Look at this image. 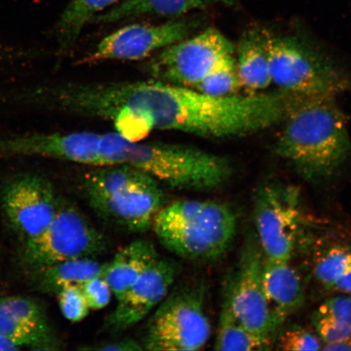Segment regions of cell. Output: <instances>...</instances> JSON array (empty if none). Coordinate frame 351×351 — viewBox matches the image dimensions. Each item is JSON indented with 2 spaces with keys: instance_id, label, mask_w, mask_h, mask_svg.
<instances>
[{
  "instance_id": "obj_27",
  "label": "cell",
  "mask_w": 351,
  "mask_h": 351,
  "mask_svg": "<svg viewBox=\"0 0 351 351\" xmlns=\"http://www.w3.org/2000/svg\"><path fill=\"white\" fill-rule=\"evenodd\" d=\"M322 341L317 335L307 329L295 326L289 328L280 336L278 348L288 351L322 350Z\"/></svg>"
},
{
  "instance_id": "obj_25",
  "label": "cell",
  "mask_w": 351,
  "mask_h": 351,
  "mask_svg": "<svg viewBox=\"0 0 351 351\" xmlns=\"http://www.w3.org/2000/svg\"><path fill=\"white\" fill-rule=\"evenodd\" d=\"M241 87L235 56L219 65L208 74L193 90L215 97H225L236 95Z\"/></svg>"
},
{
  "instance_id": "obj_7",
  "label": "cell",
  "mask_w": 351,
  "mask_h": 351,
  "mask_svg": "<svg viewBox=\"0 0 351 351\" xmlns=\"http://www.w3.org/2000/svg\"><path fill=\"white\" fill-rule=\"evenodd\" d=\"M271 80L302 99L335 97L350 82L343 72L302 39L267 32Z\"/></svg>"
},
{
  "instance_id": "obj_21",
  "label": "cell",
  "mask_w": 351,
  "mask_h": 351,
  "mask_svg": "<svg viewBox=\"0 0 351 351\" xmlns=\"http://www.w3.org/2000/svg\"><path fill=\"white\" fill-rule=\"evenodd\" d=\"M122 0H72L57 21L53 29L56 56L62 57L75 47L85 26L94 17Z\"/></svg>"
},
{
  "instance_id": "obj_22",
  "label": "cell",
  "mask_w": 351,
  "mask_h": 351,
  "mask_svg": "<svg viewBox=\"0 0 351 351\" xmlns=\"http://www.w3.org/2000/svg\"><path fill=\"white\" fill-rule=\"evenodd\" d=\"M108 263H101L94 258H79L45 267L38 271L41 283L47 291L57 293L71 285H82L95 276H103Z\"/></svg>"
},
{
  "instance_id": "obj_29",
  "label": "cell",
  "mask_w": 351,
  "mask_h": 351,
  "mask_svg": "<svg viewBox=\"0 0 351 351\" xmlns=\"http://www.w3.org/2000/svg\"><path fill=\"white\" fill-rule=\"evenodd\" d=\"M86 350L100 351H136L144 350L140 341L134 339H125L115 341L105 342V343L89 346V348H81Z\"/></svg>"
},
{
  "instance_id": "obj_17",
  "label": "cell",
  "mask_w": 351,
  "mask_h": 351,
  "mask_svg": "<svg viewBox=\"0 0 351 351\" xmlns=\"http://www.w3.org/2000/svg\"><path fill=\"white\" fill-rule=\"evenodd\" d=\"M263 284L271 310L280 324L304 305V284L289 261H273L265 257Z\"/></svg>"
},
{
  "instance_id": "obj_9",
  "label": "cell",
  "mask_w": 351,
  "mask_h": 351,
  "mask_svg": "<svg viewBox=\"0 0 351 351\" xmlns=\"http://www.w3.org/2000/svg\"><path fill=\"white\" fill-rule=\"evenodd\" d=\"M25 241L24 261L37 271L74 258H95L106 249L104 235L89 219L65 204L40 234Z\"/></svg>"
},
{
  "instance_id": "obj_18",
  "label": "cell",
  "mask_w": 351,
  "mask_h": 351,
  "mask_svg": "<svg viewBox=\"0 0 351 351\" xmlns=\"http://www.w3.org/2000/svg\"><path fill=\"white\" fill-rule=\"evenodd\" d=\"M235 52L241 87L251 94H256L265 90L273 83L267 47V30L248 29L237 44Z\"/></svg>"
},
{
  "instance_id": "obj_19",
  "label": "cell",
  "mask_w": 351,
  "mask_h": 351,
  "mask_svg": "<svg viewBox=\"0 0 351 351\" xmlns=\"http://www.w3.org/2000/svg\"><path fill=\"white\" fill-rule=\"evenodd\" d=\"M159 258L155 245L148 240H135L121 248L112 260L108 263L104 275L117 300Z\"/></svg>"
},
{
  "instance_id": "obj_3",
  "label": "cell",
  "mask_w": 351,
  "mask_h": 351,
  "mask_svg": "<svg viewBox=\"0 0 351 351\" xmlns=\"http://www.w3.org/2000/svg\"><path fill=\"white\" fill-rule=\"evenodd\" d=\"M127 165L179 190L208 191L229 181L226 158L185 144L130 142L117 133L101 134L99 166Z\"/></svg>"
},
{
  "instance_id": "obj_11",
  "label": "cell",
  "mask_w": 351,
  "mask_h": 351,
  "mask_svg": "<svg viewBox=\"0 0 351 351\" xmlns=\"http://www.w3.org/2000/svg\"><path fill=\"white\" fill-rule=\"evenodd\" d=\"M254 215L265 257L291 261L302 221L298 189L274 182L262 186L254 195Z\"/></svg>"
},
{
  "instance_id": "obj_10",
  "label": "cell",
  "mask_w": 351,
  "mask_h": 351,
  "mask_svg": "<svg viewBox=\"0 0 351 351\" xmlns=\"http://www.w3.org/2000/svg\"><path fill=\"white\" fill-rule=\"evenodd\" d=\"M265 261L256 237L245 241L234 276L227 285L226 298L237 319L267 346H271L282 324L276 319L263 284Z\"/></svg>"
},
{
  "instance_id": "obj_12",
  "label": "cell",
  "mask_w": 351,
  "mask_h": 351,
  "mask_svg": "<svg viewBox=\"0 0 351 351\" xmlns=\"http://www.w3.org/2000/svg\"><path fill=\"white\" fill-rule=\"evenodd\" d=\"M197 25L196 19L189 17L176 19L159 25L136 23L126 25L104 38L82 60V63L145 59L190 37Z\"/></svg>"
},
{
  "instance_id": "obj_30",
  "label": "cell",
  "mask_w": 351,
  "mask_h": 351,
  "mask_svg": "<svg viewBox=\"0 0 351 351\" xmlns=\"http://www.w3.org/2000/svg\"><path fill=\"white\" fill-rule=\"evenodd\" d=\"M332 291L351 296V271L335 284Z\"/></svg>"
},
{
  "instance_id": "obj_28",
  "label": "cell",
  "mask_w": 351,
  "mask_h": 351,
  "mask_svg": "<svg viewBox=\"0 0 351 351\" xmlns=\"http://www.w3.org/2000/svg\"><path fill=\"white\" fill-rule=\"evenodd\" d=\"M80 287L90 311L102 310L112 300L113 293L104 275L87 280Z\"/></svg>"
},
{
  "instance_id": "obj_16",
  "label": "cell",
  "mask_w": 351,
  "mask_h": 351,
  "mask_svg": "<svg viewBox=\"0 0 351 351\" xmlns=\"http://www.w3.org/2000/svg\"><path fill=\"white\" fill-rule=\"evenodd\" d=\"M0 332L21 348L51 350L57 346L41 306L25 297L0 298Z\"/></svg>"
},
{
  "instance_id": "obj_8",
  "label": "cell",
  "mask_w": 351,
  "mask_h": 351,
  "mask_svg": "<svg viewBox=\"0 0 351 351\" xmlns=\"http://www.w3.org/2000/svg\"><path fill=\"white\" fill-rule=\"evenodd\" d=\"M234 53L230 39L210 27L160 51L145 69L156 80L193 89Z\"/></svg>"
},
{
  "instance_id": "obj_15",
  "label": "cell",
  "mask_w": 351,
  "mask_h": 351,
  "mask_svg": "<svg viewBox=\"0 0 351 351\" xmlns=\"http://www.w3.org/2000/svg\"><path fill=\"white\" fill-rule=\"evenodd\" d=\"M178 276L176 263L159 258L119 300L104 324L111 332H121L143 322L163 301Z\"/></svg>"
},
{
  "instance_id": "obj_5",
  "label": "cell",
  "mask_w": 351,
  "mask_h": 351,
  "mask_svg": "<svg viewBox=\"0 0 351 351\" xmlns=\"http://www.w3.org/2000/svg\"><path fill=\"white\" fill-rule=\"evenodd\" d=\"M88 204L104 221L134 232H146L164 207L159 182L127 165L91 167L83 177Z\"/></svg>"
},
{
  "instance_id": "obj_4",
  "label": "cell",
  "mask_w": 351,
  "mask_h": 351,
  "mask_svg": "<svg viewBox=\"0 0 351 351\" xmlns=\"http://www.w3.org/2000/svg\"><path fill=\"white\" fill-rule=\"evenodd\" d=\"M152 230L169 252L188 261L217 260L230 248L237 229L236 214L219 202L182 199L164 206Z\"/></svg>"
},
{
  "instance_id": "obj_20",
  "label": "cell",
  "mask_w": 351,
  "mask_h": 351,
  "mask_svg": "<svg viewBox=\"0 0 351 351\" xmlns=\"http://www.w3.org/2000/svg\"><path fill=\"white\" fill-rule=\"evenodd\" d=\"M204 10L199 0H122L94 17L90 24H114L147 16L175 19Z\"/></svg>"
},
{
  "instance_id": "obj_23",
  "label": "cell",
  "mask_w": 351,
  "mask_h": 351,
  "mask_svg": "<svg viewBox=\"0 0 351 351\" xmlns=\"http://www.w3.org/2000/svg\"><path fill=\"white\" fill-rule=\"evenodd\" d=\"M269 348V346L253 335L237 319L225 298L219 319L215 350L252 351Z\"/></svg>"
},
{
  "instance_id": "obj_14",
  "label": "cell",
  "mask_w": 351,
  "mask_h": 351,
  "mask_svg": "<svg viewBox=\"0 0 351 351\" xmlns=\"http://www.w3.org/2000/svg\"><path fill=\"white\" fill-rule=\"evenodd\" d=\"M101 134L92 132L0 135V159L41 157L99 166Z\"/></svg>"
},
{
  "instance_id": "obj_26",
  "label": "cell",
  "mask_w": 351,
  "mask_h": 351,
  "mask_svg": "<svg viewBox=\"0 0 351 351\" xmlns=\"http://www.w3.org/2000/svg\"><path fill=\"white\" fill-rule=\"evenodd\" d=\"M61 313L72 323L81 322L90 313V307L79 285L65 287L56 293Z\"/></svg>"
},
{
  "instance_id": "obj_2",
  "label": "cell",
  "mask_w": 351,
  "mask_h": 351,
  "mask_svg": "<svg viewBox=\"0 0 351 351\" xmlns=\"http://www.w3.org/2000/svg\"><path fill=\"white\" fill-rule=\"evenodd\" d=\"M284 121L274 152L304 178H331L348 160L351 140L335 97L302 99Z\"/></svg>"
},
{
  "instance_id": "obj_32",
  "label": "cell",
  "mask_w": 351,
  "mask_h": 351,
  "mask_svg": "<svg viewBox=\"0 0 351 351\" xmlns=\"http://www.w3.org/2000/svg\"><path fill=\"white\" fill-rule=\"evenodd\" d=\"M203 4L204 8L216 5V4H222L228 7H236L238 5L239 0H199Z\"/></svg>"
},
{
  "instance_id": "obj_1",
  "label": "cell",
  "mask_w": 351,
  "mask_h": 351,
  "mask_svg": "<svg viewBox=\"0 0 351 351\" xmlns=\"http://www.w3.org/2000/svg\"><path fill=\"white\" fill-rule=\"evenodd\" d=\"M12 102L20 110L112 121L123 138L141 142L155 130L206 138L253 133L283 121L295 99L282 90L215 97L153 79L19 86Z\"/></svg>"
},
{
  "instance_id": "obj_6",
  "label": "cell",
  "mask_w": 351,
  "mask_h": 351,
  "mask_svg": "<svg viewBox=\"0 0 351 351\" xmlns=\"http://www.w3.org/2000/svg\"><path fill=\"white\" fill-rule=\"evenodd\" d=\"M206 292L202 280L171 289L147 320L140 341L143 350L195 351L204 348L212 333L205 310Z\"/></svg>"
},
{
  "instance_id": "obj_24",
  "label": "cell",
  "mask_w": 351,
  "mask_h": 351,
  "mask_svg": "<svg viewBox=\"0 0 351 351\" xmlns=\"http://www.w3.org/2000/svg\"><path fill=\"white\" fill-rule=\"evenodd\" d=\"M351 271V247L335 245L320 254L315 261L314 274L323 287L332 289L335 284Z\"/></svg>"
},
{
  "instance_id": "obj_13",
  "label": "cell",
  "mask_w": 351,
  "mask_h": 351,
  "mask_svg": "<svg viewBox=\"0 0 351 351\" xmlns=\"http://www.w3.org/2000/svg\"><path fill=\"white\" fill-rule=\"evenodd\" d=\"M1 197L8 221L25 240L40 234L60 206L49 180L34 173H20L11 178L3 186Z\"/></svg>"
},
{
  "instance_id": "obj_31",
  "label": "cell",
  "mask_w": 351,
  "mask_h": 351,
  "mask_svg": "<svg viewBox=\"0 0 351 351\" xmlns=\"http://www.w3.org/2000/svg\"><path fill=\"white\" fill-rule=\"evenodd\" d=\"M21 348V346L16 342L0 332V351H15Z\"/></svg>"
}]
</instances>
